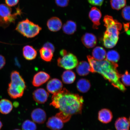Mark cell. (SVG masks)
<instances>
[{"instance_id": "6da1fadb", "label": "cell", "mask_w": 130, "mask_h": 130, "mask_svg": "<svg viewBox=\"0 0 130 130\" xmlns=\"http://www.w3.org/2000/svg\"><path fill=\"white\" fill-rule=\"evenodd\" d=\"M84 102L82 96L71 93L64 88L53 94L50 105L58 109L60 111L71 116L82 113Z\"/></svg>"}, {"instance_id": "7a4b0ae2", "label": "cell", "mask_w": 130, "mask_h": 130, "mask_svg": "<svg viewBox=\"0 0 130 130\" xmlns=\"http://www.w3.org/2000/svg\"><path fill=\"white\" fill-rule=\"evenodd\" d=\"M91 67L90 72L98 73L108 80L114 87L124 92L126 89L120 81L122 75L120 74L117 68L118 65L105 59L103 61H97L90 56H87Z\"/></svg>"}, {"instance_id": "3957f363", "label": "cell", "mask_w": 130, "mask_h": 130, "mask_svg": "<svg viewBox=\"0 0 130 130\" xmlns=\"http://www.w3.org/2000/svg\"><path fill=\"white\" fill-rule=\"evenodd\" d=\"M103 22L106 30L104 34L103 41L106 48H112L117 43L119 31L122 27V24L112 16L106 15L104 17Z\"/></svg>"}, {"instance_id": "277c9868", "label": "cell", "mask_w": 130, "mask_h": 130, "mask_svg": "<svg viewBox=\"0 0 130 130\" xmlns=\"http://www.w3.org/2000/svg\"><path fill=\"white\" fill-rule=\"evenodd\" d=\"M10 78L7 90L8 94L12 99L20 98L26 88L25 81L20 73L16 71L11 73Z\"/></svg>"}, {"instance_id": "5b68a950", "label": "cell", "mask_w": 130, "mask_h": 130, "mask_svg": "<svg viewBox=\"0 0 130 130\" xmlns=\"http://www.w3.org/2000/svg\"><path fill=\"white\" fill-rule=\"evenodd\" d=\"M12 9L7 5L0 4V27L6 28L12 23L15 22L17 16L22 14V10L19 7L16 12L12 14Z\"/></svg>"}, {"instance_id": "8992f818", "label": "cell", "mask_w": 130, "mask_h": 130, "mask_svg": "<svg viewBox=\"0 0 130 130\" xmlns=\"http://www.w3.org/2000/svg\"><path fill=\"white\" fill-rule=\"evenodd\" d=\"M18 32L27 38H32L39 33L42 28L26 19L19 22L15 29Z\"/></svg>"}, {"instance_id": "52a82bcc", "label": "cell", "mask_w": 130, "mask_h": 130, "mask_svg": "<svg viewBox=\"0 0 130 130\" xmlns=\"http://www.w3.org/2000/svg\"><path fill=\"white\" fill-rule=\"evenodd\" d=\"M60 55L61 57L58 58L57 61L59 67L66 70H71L76 67L78 64L76 57L72 53H68L66 50L62 52Z\"/></svg>"}, {"instance_id": "ba28073f", "label": "cell", "mask_w": 130, "mask_h": 130, "mask_svg": "<svg viewBox=\"0 0 130 130\" xmlns=\"http://www.w3.org/2000/svg\"><path fill=\"white\" fill-rule=\"evenodd\" d=\"M49 74L43 71L36 73L32 81V85L35 87H39L46 82L50 78Z\"/></svg>"}, {"instance_id": "9c48e42d", "label": "cell", "mask_w": 130, "mask_h": 130, "mask_svg": "<svg viewBox=\"0 0 130 130\" xmlns=\"http://www.w3.org/2000/svg\"><path fill=\"white\" fill-rule=\"evenodd\" d=\"M49 94L44 89L40 88L35 90L32 94V96L35 101L40 104L44 103L47 101Z\"/></svg>"}, {"instance_id": "30bf717a", "label": "cell", "mask_w": 130, "mask_h": 130, "mask_svg": "<svg viewBox=\"0 0 130 130\" xmlns=\"http://www.w3.org/2000/svg\"><path fill=\"white\" fill-rule=\"evenodd\" d=\"M31 117L34 122L42 124L46 121V114L44 110L42 109L37 108L32 110Z\"/></svg>"}, {"instance_id": "8fae6325", "label": "cell", "mask_w": 130, "mask_h": 130, "mask_svg": "<svg viewBox=\"0 0 130 130\" xmlns=\"http://www.w3.org/2000/svg\"><path fill=\"white\" fill-rule=\"evenodd\" d=\"M62 83L59 79L54 78L48 82L46 89L48 92L52 94H54L61 91L63 89Z\"/></svg>"}, {"instance_id": "7c38bea8", "label": "cell", "mask_w": 130, "mask_h": 130, "mask_svg": "<svg viewBox=\"0 0 130 130\" xmlns=\"http://www.w3.org/2000/svg\"><path fill=\"white\" fill-rule=\"evenodd\" d=\"M102 13L98 8L93 7L91 8L89 13V17L93 23V28L98 29L100 24V21L102 17Z\"/></svg>"}, {"instance_id": "4fadbf2b", "label": "cell", "mask_w": 130, "mask_h": 130, "mask_svg": "<svg viewBox=\"0 0 130 130\" xmlns=\"http://www.w3.org/2000/svg\"><path fill=\"white\" fill-rule=\"evenodd\" d=\"M64 123L57 117L53 116L49 118L46 123V126L52 130H59L64 126Z\"/></svg>"}, {"instance_id": "5bb4252c", "label": "cell", "mask_w": 130, "mask_h": 130, "mask_svg": "<svg viewBox=\"0 0 130 130\" xmlns=\"http://www.w3.org/2000/svg\"><path fill=\"white\" fill-rule=\"evenodd\" d=\"M81 40L83 44L88 48L93 47L96 44V37L93 34L86 33L83 36Z\"/></svg>"}, {"instance_id": "9a60e30c", "label": "cell", "mask_w": 130, "mask_h": 130, "mask_svg": "<svg viewBox=\"0 0 130 130\" xmlns=\"http://www.w3.org/2000/svg\"><path fill=\"white\" fill-rule=\"evenodd\" d=\"M62 24L60 19L55 17L49 19L47 22V26L49 30L52 32H57L60 30Z\"/></svg>"}, {"instance_id": "2e32d148", "label": "cell", "mask_w": 130, "mask_h": 130, "mask_svg": "<svg viewBox=\"0 0 130 130\" xmlns=\"http://www.w3.org/2000/svg\"><path fill=\"white\" fill-rule=\"evenodd\" d=\"M113 117L111 111L108 109H102L99 112L98 120L102 123L105 124L109 123L111 121Z\"/></svg>"}, {"instance_id": "e0dca14e", "label": "cell", "mask_w": 130, "mask_h": 130, "mask_svg": "<svg viewBox=\"0 0 130 130\" xmlns=\"http://www.w3.org/2000/svg\"><path fill=\"white\" fill-rule=\"evenodd\" d=\"M23 54L26 59L27 60H32L36 58L37 52L33 47L30 45H27L23 48Z\"/></svg>"}, {"instance_id": "ac0fdd59", "label": "cell", "mask_w": 130, "mask_h": 130, "mask_svg": "<svg viewBox=\"0 0 130 130\" xmlns=\"http://www.w3.org/2000/svg\"><path fill=\"white\" fill-rule=\"evenodd\" d=\"M129 119L125 117L118 118L115 123L116 130H129Z\"/></svg>"}, {"instance_id": "d6986e66", "label": "cell", "mask_w": 130, "mask_h": 130, "mask_svg": "<svg viewBox=\"0 0 130 130\" xmlns=\"http://www.w3.org/2000/svg\"><path fill=\"white\" fill-rule=\"evenodd\" d=\"M91 67L89 63L85 61L80 62L76 68L77 74L81 76L87 75L90 72Z\"/></svg>"}, {"instance_id": "ffe728a7", "label": "cell", "mask_w": 130, "mask_h": 130, "mask_svg": "<svg viewBox=\"0 0 130 130\" xmlns=\"http://www.w3.org/2000/svg\"><path fill=\"white\" fill-rule=\"evenodd\" d=\"M13 108L12 102L6 99L0 100V112L3 114L7 115L12 111Z\"/></svg>"}, {"instance_id": "44dd1931", "label": "cell", "mask_w": 130, "mask_h": 130, "mask_svg": "<svg viewBox=\"0 0 130 130\" xmlns=\"http://www.w3.org/2000/svg\"><path fill=\"white\" fill-rule=\"evenodd\" d=\"M106 55L105 50L101 47H96L92 52V57L97 61H102L105 60Z\"/></svg>"}, {"instance_id": "7402d4cb", "label": "cell", "mask_w": 130, "mask_h": 130, "mask_svg": "<svg viewBox=\"0 0 130 130\" xmlns=\"http://www.w3.org/2000/svg\"><path fill=\"white\" fill-rule=\"evenodd\" d=\"M77 28V26L75 23L72 21L69 20L64 24L62 30L65 34L71 35L76 31Z\"/></svg>"}, {"instance_id": "603a6c76", "label": "cell", "mask_w": 130, "mask_h": 130, "mask_svg": "<svg viewBox=\"0 0 130 130\" xmlns=\"http://www.w3.org/2000/svg\"><path fill=\"white\" fill-rule=\"evenodd\" d=\"M39 53L40 57L43 60L48 62L53 59V52L50 49L43 47L40 49Z\"/></svg>"}, {"instance_id": "cb8c5ba5", "label": "cell", "mask_w": 130, "mask_h": 130, "mask_svg": "<svg viewBox=\"0 0 130 130\" xmlns=\"http://www.w3.org/2000/svg\"><path fill=\"white\" fill-rule=\"evenodd\" d=\"M62 79L64 84H70L74 83L76 79L75 74L73 71L67 70L63 72L61 76Z\"/></svg>"}, {"instance_id": "d4e9b609", "label": "cell", "mask_w": 130, "mask_h": 130, "mask_svg": "<svg viewBox=\"0 0 130 130\" xmlns=\"http://www.w3.org/2000/svg\"><path fill=\"white\" fill-rule=\"evenodd\" d=\"M78 90L82 93H86L90 89L91 84L88 80L84 79H82L78 81L77 84Z\"/></svg>"}, {"instance_id": "484cf974", "label": "cell", "mask_w": 130, "mask_h": 130, "mask_svg": "<svg viewBox=\"0 0 130 130\" xmlns=\"http://www.w3.org/2000/svg\"><path fill=\"white\" fill-rule=\"evenodd\" d=\"M120 57L119 53L115 50L108 51L106 54V59L111 62L116 63L119 60Z\"/></svg>"}, {"instance_id": "4316f807", "label": "cell", "mask_w": 130, "mask_h": 130, "mask_svg": "<svg viewBox=\"0 0 130 130\" xmlns=\"http://www.w3.org/2000/svg\"><path fill=\"white\" fill-rule=\"evenodd\" d=\"M110 3L113 9L118 10L126 6V0H110Z\"/></svg>"}, {"instance_id": "83f0119b", "label": "cell", "mask_w": 130, "mask_h": 130, "mask_svg": "<svg viewBox=\"0 0 130 130\" xmlns=\"http://www.w3.org/2000/svg\"><path fill=\"white\" fill-rule=\"evenodd\" d=\"M22 128L23 130H36L37 126L34 121L26 120L22 123Z\"/></svg>"}, {"instance_id": "f1b7e54d", "label": "cell", "mask_w": 130, "mask_h": 130, "mask_svg": "<svg viewBox=\"0 0 130 130\" xmlns=\"http://www.w3.org/2000/svg\"><path fill=\"white\" fill-rule=\"evenodd\" d=\"M55 116L59 118L63 123H65L69 121L71 116L60 111L59 112L57 113Z\"/></svg>"}, {"instance_id": "f546056e", "label": "cell", "mask_w": 130, "mask_h": 130, "mask_svg": "<svg viewBox=\"0 0 130 130\" xmlns=\"http://www.w3.org/2000/svg\"><path fill=\"white\" fill-rule=\"evenodd\" d=\"M130 74L127 71H126L124 74L122 75L121 78L123 85L126 86L130 85Z\"/></svg>"}, {"instance_id": "4dcf8cb0", "label": "cell", "mask_w": 130, "mask_h": 130, "mask_svg": "<svg viewBox=\"0 0 130 130\" xmlns=\"http://www.w3.org/2000/svg\"><path fill=\"white\" fill-rule=\"evenodd\" d=\"M122 15L123 19L127 21L130 20V6H127L123 8L122 12Z\"/></svg>"}, {"instance_id": "1f68e13d", "label": "cell", "mask_w": 130, "mask_h": 130, "mask_svg": "<svg viewBox=\"0 0 130 130\" xmlns=\"http://www.w3.org/2000/svg\"><path fill=\"white\" fill-rule=\"evenodd\" d=\"M56 4L58 6L64 7L69 5V0H55Z\"/></svg>"}, {"instance_id": "d6a6232c", "label": "cell", "mask_w": 130, "mask_h": 130, "mask_svg": "<svg viewBox=\"0 0 130 130\" xmlns=\"http://www.w3.org/2000/svg\"><path fill=\"white\" fill-rule=\"evenodd\" d=\"M89 3L92 5L101 6L103 4L104 0H88Z\"/></svg>"}, {"instance_id": "836d02e7", "label": "cell", "mask_w": 130, "mask_h": 130, "mask_svg": "<svg viewBox=\"0 0 130 130\" xmlns=\"http://www.w3.org/2000/svg\"><path fill=\"white\" fill-rule=\"evenodd\" d=\"M19 1V0H5L6 4L9 7L15 6L18 4Z\"/></svg>"}, {"instance_id": "e575fe53", "label": "cell", "mask_w": 130, "mask_h": 130, "mask_svg": "<svg viewBox=\"0 0 130 130\" xmlns=\"http://www.w3.org/2000/svg\"><path fill=\"white\" fill-rule=\"evenodd\" d=\"M6 63L5 58L2 55H0V70L4 67Z\"/></svg>"}, {"instance_id": "d590c367", "label": "cell", "mask_w": 130, "mask_h": 130, "mask_svg": "<svg viewBox=\"0 0 130 130\" xmlns=\"http://www.w3.org/2000/svg\"><path fill=\"white\" fill-rule=\"evenodd\" d=\"M43 47L48 48L50 49L53 52H54L55 50V48L54 45L52 44L49 43V42H47L46 43L44 44Z\"/></svg>"}, {"instance_id": "8d00e7d4", "label": "cell", "mask_w": 130, "mask_h": 130, "mask_svg": "<svg viewBox=\"0 0 130 130\" xmlns=\"http://www.w3.org/2000/svg\"><path fill=\"white\" fill-rule=\"evenodd\" d=\"M129 23H128L126 24H123V27L125 31L126 32L127 34H128V32H130L129 28Z\"/></svg>"}, {"instance_id": "74e56055", "label": "cell", "mask_w": 130, "mask_h": 130, "mask_svg": "<svg viewBox=\"0 0 130 130\" xmlns=\"http://www.w3.org/2000/svg\"><path fill=\"white\" fill-rule=\"evenodd\" d=\"M3 125L2 123L0 121V130H1V128H2Z\"/></svg>"}, {"instance_id": "f35d334b", "label": "cell", "mask_w": 130, "mask_h": 130, "mask_svg": "<svg viewBox=\"0 0 130 130\" xmlns=\"http://www.w3.org/2000/svg\"><path fill=\"white\" fill-rule=\"evenodd\" d=\"M13 130H21L20 129H14Z\"/></svg>"}]
</instances>
